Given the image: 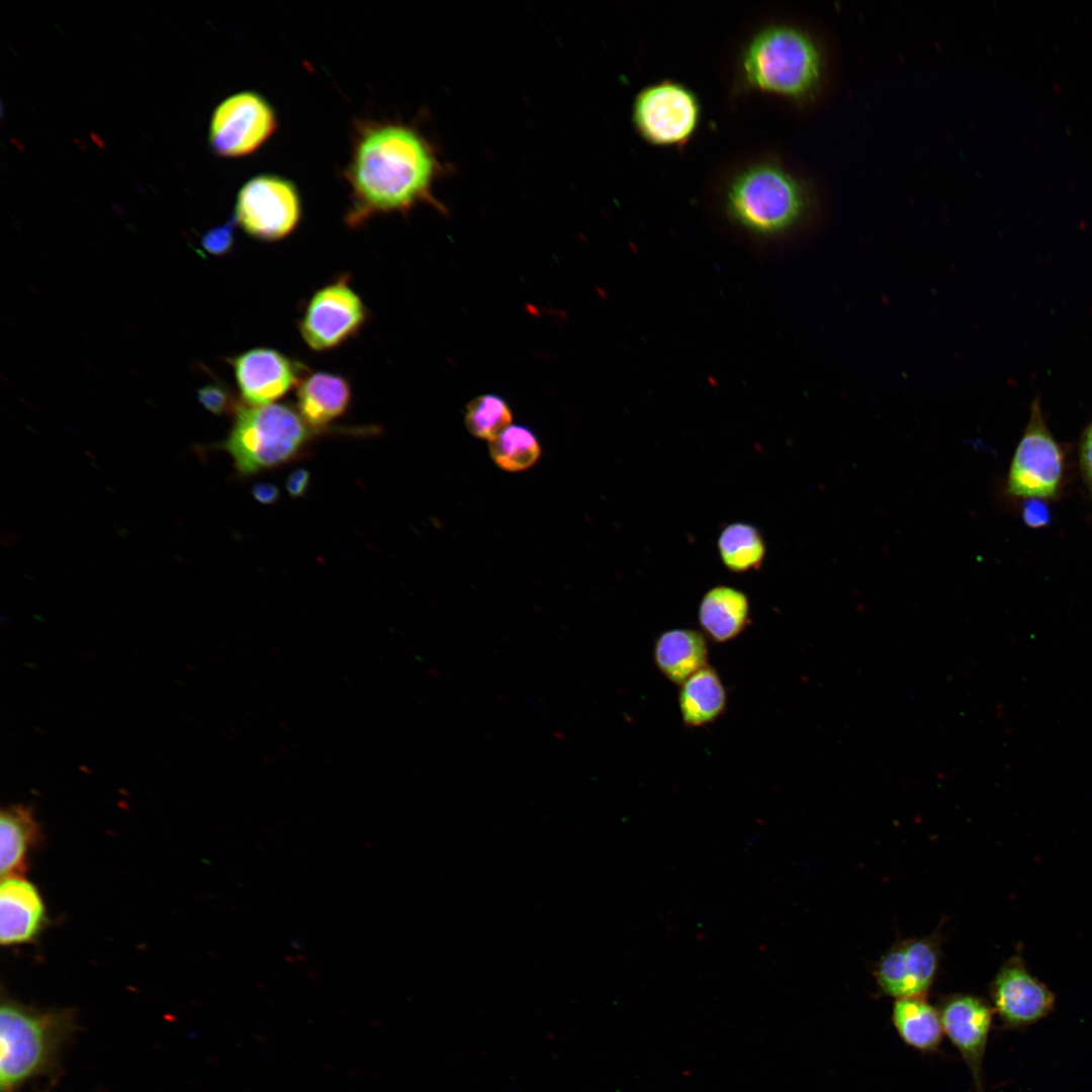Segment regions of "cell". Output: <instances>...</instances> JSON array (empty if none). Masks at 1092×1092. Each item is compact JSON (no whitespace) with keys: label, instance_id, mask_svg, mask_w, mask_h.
Wrapping results in <instances>:
<instances>
[{"label":"cell","instance_id":"obj_12","mask_svg":"<svg viewBox=\"0 0 1092 1092\" xmlns=\"http://www.w3.org/2000/svg\"><path fill=\"white\" fill-rule=\"evenodd\" d=\"M993 1013L988 1002L968 994L947 997L939 1009L943 1032L967 1064L976 1092H985L983 1060Z\"/></svg>","mask_w":1092,"mask_h":1092},{"label":"cell","instance_id":"obj_22","mask_svg":"<svg viewBox=\"0 0 1092 1092\" xmlns=\"http://www.w3.org/2000/svg\"><path fill=\"white\" fill-rule=\"evenodd\" d=\"M718 550L726 568L742 573L760 568L766 548L757 528L737 522L727 525L721 531Z\"/></svg>","mask_w":1092,"mask_h":1092},{"label":"cell","instance_id":"obj_17","mask_svg":"<svg viewBox=\"0 0 1092 1092\" xmlns=\"http://www.w3.org/2000/svg\"><path fill=\"white\" fill-rule=\"evenodd\" d=\"M654 662L671 682L680 686L708 665L709 648L703 633L685 628L662 632L655 640Z\"/></svg>","mask_w":1092,"mask_h":1092},{"label":"cell","instance_id":"obj_2","mask_svg":"<svg viewBox=\"0 0 1092 1092\" xmlns=\"http://www.w3.org/2000/svg\"><path fill=\"white\" fill-rule=\"evenodd\" d=\"M721 212L731 229L754 246L791 239L811 222L816 199L809 183L774 160L755 161L731 175Z\"/></svg>","mask_w":1092,"mask_h":1092},{"label":"cell","instance_id":"obj_1","mask_svg":"<svg viewBox=\"0 0 1092 1092\" xmlns=\"http://www.w3.org/2000/svg\"><path fill=\"white\" fill-rule=\"evenodd\" d=\"M437 171L432 148L413 126L359 123L344 171L351 190L348 224L360 225L375 214L405 211L429 200Z\"/></svg>","mask_w":1092,"mask_h":1092},{"label":"cell","instance_id":"obj_8","mask_svg":"<svg viewBox=\"0 0 1092 1092\" xmlns=\"http://www.w3.org/2000/svg\"><path fill=\"white\" fill-rule=\"evenodd\" d=\"M301 217L296 186L288 179L264 174L251 178L238 193L235 220L260 241H277L291 234Z\"/></svg>","mask_w":1092,"mask_h":1092},{"label":"cell","instance_id":"obj_5","mask_svg":"<svg viewBox=\"0 0 1092 1092\" xmlns=\"http://www.w3.org/2000/svg\"><path fill=\"white\" fill-rule=\"evenodd\" d=\"M228 438L217 448L233 458L236 470L248 476L298 458L315 436L297 408L286 403L239 404Z\"/></svg>","mask_w":1092,"mask_h":1092},{"label":"cell","instance_id":"obj_16","mask_svg":"<svg viewBox=\"0 0 1092 1092\" xmlns=\"http://www.w3.org/2000/svg\"><path fill=\"white\" fill-rule=\"evenodd\" d=\"M297 411L313 429L326 432L328 426L348 411L352 391L347 379L328 372H314L297 385Z\"/></svg>","mask_w":1092,"mask_h":1092},{"label":"cell","instance_id":"obj_25","mask_svg":"<svg viewBox=\"0 0 1092 1092\" xmlns=\"http://www.w3.org/2000/svg\"><path fill=\"white\" fill-rule=\"evenodd\" d=\"M198 400L210 413L223 415L235 414L240 403H237L231 391L221 384H208L198 390Z\"/></svg>","mask_w":1092,"mask_h":1092},{"label":"cell","instance_id":"obj_14","mask_svg":"<svg viewBox=\"0 0 1092 1092\" xmlns=\"http://www.w3.org/2000/svg\"><path fill=\"white\" fill-rule=\"evenodd\" d=\"M939 954L930 938H912L892 946L880 960L876 978L881 990L896 999L924 996L935 978Z\"/></svg>","mask_w":1092,"mask_h":1092},{"label":"cell","instance_id":"obj_6","mask_svg":"<svg viewBox=\"0 0 1092 1092\" xmlns=\"http://www.w3.org/2000/svg\"><path fill=\"white\" fill-rule=\"evenodd\" d=\"M701 117L696 94L681 83L662 80L642 89L632 106L639 135L655 146H681L694 135Z\"/></svg>","mask_w":1092,"mask_h":1092},{"label":"cell","instance_id":"obj_30","mask_svg":"<svg viewBox=\"0 0 1092 1092\" xmlns=\"http://www.w3.org/2000/svg\"><path fill=\"white\" fill-rule=\"evenodd\" d=\"M254 498L263 505L275 504L280 497L279 488L268 482H258L252 488Z\"/></svg>","mask_w":1092,"mask_h":1092},{"label":"cell","instance_id":"obj_7","mask_svg":"<svg viewBox=\"0 0 1092 1092\" xmlns=\"http://www.w3.org/2000/svg\"><path fill=\"white\" fill-rule=\"evenodd\" d=\"M1063 472V451L1050 432L1039 400L1035 398L1011 460L1007 490L1018 497L1051 498L1060 489Z\"/></svg>","mask_w":1092,"mask_h":1092},{"label":"cell","instance_id":"obj_19","mask_svg":"<svg viewBox=\"0 0 1092 1092\" xmlns=\"http://www.w3.org/2000/svg\"><path fill=\"white\" fill-rule=\"evenodd\" d=\"M40 827L33 811L25 805H12L0 813V873L2 878L21 875L27 867L30 850L39 841Z\"/></svg>","mask_w":1092,"mask_h":1092},{"label":"cell","instance_id":"obj_15","mask_svg":"<svg viewBox=\"0 0 1092 1092\" xmlns=\"http://www.w3.org/2000/svg\"><path fill=\"white\" fill-rule=\"evenodd\" d=\"M48 918L37 888L21 875L3 877L0 885V941L3 946L31 942Z\"/></svg>","mask_w":1092,"mask_h":1092},{"label":"cell","instance_id":"obj_21","mask_svg":"<svg viewBox=\"0 0 1092 1092\" xmlns=\"http://www.w3.org/2000/svg\"><path fill=\"white\" fill-rule=\"evenodd\" d=\"M892 1021L902 1040L919 1052H934L941 1043L944 1032L939 1010L924 996L896 999Z\"/></svg>","mask_w":1092,"mask_h":1092},{"label":"cell","instance_id":"obj_13","mask_svg":"<svg viewBox=\"0 0 1092 1092\" xmlns=\"http://www.w3.org/2000/svg\"><path fill=\"white\" fill-rule=\"evenodd\" d=\"M230 363L241 395L249 405L270 404L302 379V365L274 349H251L230 359Z\"/></svg>","mask_w":1092,"mask_h":1092},{"label":"cell","instance_id":"obj_18","mask_svg":"<svg viewBox=\"0 0 1092 1092\" xmlns=\"http://www.w3.org/2000/svg\"><path fill=\"white\" fill-rule=\"evenodd\" d=\"M704 633L717 643L739 636L749 624V602L744 593L728 585H717L703 597L698 610Z\"/></svg>","mask_w":1092,"mask_h":1092},{"label":"cell","instance_id":"obj_24","mask_svg":"<svg viewBox=\"0 0 1092 1092\" xmlns=\"http://www.w3.org/2000/svg\"><path fill=\"white\" fill-rule=\"evenodd\" d=\"M512 412L506 400L495 394L473 398L466 407L465 425L476 438L491 442L512 423Z\"/></svg>","mask_w":1092,"mask_h":1092},{"label":"cell","instance_id":"obj_28","mask_svg":"<svg viewBox=\"0 0 1092 1092\" xmlns=\"http://www.w3.org/2000/svg\"><path fill=\"white\" fill-rule=\"evenodd\" d=\"M1080 464L1085 480L1092 490V422L1085 429L1081 439Z\"/></svg>","mask_w":1092,"mask_h":1092},{"label":"cell","instance_id":"obj_3","mask_svg":"<svg viewBox=\"0 0 1092 1092\" xmlns=\"http://www.w3.org/2000/svg\"><path fill=\"white\" fill-rule=\"evenodd\" d=\"M77 1030L73 1009L38 1008L2 995L0 1092H20L36 1078L57 1076Z\"/></svg>","mask_w":1092,"mask_h":1092},{"label":"cell","instance_id":"obj_26","mask_svg":"<svg viewBox=\"0 0 1092 1092\" xmlns=\"http://www.w3.org/2000/svg\"><path fill=\"white\" fill-rule=\"evenodd\" d=\"M234 221L235 218L226 223L209 230L202 238L203 248L213 255L226 254L234 245Z\"/></svg>","mask_w":1092,"mask_h":1092},{"label":"cell","instance_id":"obj_10","mask_svg":"<svg viewBox=\"0 0 1092 1092\" xmlns=\"http://www.w3.org/2000/svg\"><path fill=\"white\" fill-rule=\"evenodd\" d=\"M366 318L367 309L345 276L310 297L299 322V332L311 350L323 352L355 337Z\"/></svg>","mask_w":1092,"mask_h":1092},{"label":"cell","instance_id":"obj_27","mask_svg":"<svg viewBox=\"0 0 1092 1092\" xmlns=\"http://www.w3.org/2000/svg\"><path fill=\"white\" fill-rule=\"evenodd\" d=\"M1022 519L1027 526L1039 528L1049 524L1051 512L1043 499L1026 498L1022 507Z\"/></svg>","mask_w":1092,"mask_h":1092},{"label":"cell","instance_id":"obj_4","mask_svg":"<svg viewBox=\"0 0 1092 1092\" xmlns=\"http://www.w3.org/2000/svg\"><path fill=\"white\" fill-rule=\"evenodd\" d=\"M825 68V56L817 39L790 23L761 27L740 56V73L747 87L799 104L818 96Z\"/></svg>","mask_w":1092,"mask_h":1092},{"label":"cell","instance_id":"obj_20","mask_svg":"<svg viewBox=\"0 0 1092 1092\" xmlns=\"http://www.w3.org/2000/svg\"><path fill=\"white\" fill-rule=\"evenodd\" d=\"M727 693L717 670L707 665L680 685L678 707L687 727H701L725 711Z\"/></svg>","mask_w":1092,"mask_h":1092},{"label":"cell","instance_id":"obj_29","mask_svg":"<svg viewBox=\"0 0 1092 1092\" xmlns=\"http://www.w3.org/2000/svg\"><path fill=\"white\" fill-rule=\"evenodd\" d=\"M310 474L304 468H298L290 472L285 480V488L292 497L303 496L309 486Z\"/></svg>","mask_w":1092,"mask_h":1092},{"label":"cell","instance_id":"obj_9","mask_svg":"<svg viewBox=\"0 0 1092 1092\" xmlns=\"http://www.w3.org/2000/svg\"><path fill=\"white\" fill-rule=\"evenodd\" d=\"M276 128V112L267 99L254 91H242L225 98L214 109L209 143L219 156L245 157L264 145Z\"/></svg>","mask_w":1092,"mask_h":1092},{"label":"cell","instance_id":"obj_23","mask_svg":"<svg viewBox=\"0 0 1092 1092\" xmlns=\"http://www.w3.org/2000/svg\"><path fill=\"white\" fill-rule=\"evenodd\" d=\"M489 452L499 468L517 472L533 466L541 455V448L532 430L511 425L489 442Z\"/></svg>","mask_w":1092,"mask_h":1092},{"label":"cell","instance_id":"obj_11","mask_svg":"<svg viewBox=\"0 0 1092 1092\" xmlns=\"http://www.w3.org/2000/svg\"><path fill=\"white\" fill-rule=\"evenodd\" d=\"M989 992L992 1008L1007 1029H1022L1038 1022L1053 1012L1056 1004L1055 994L1017 957L1000 968Z\"/></svg>","mask_w":1092,"mask_h":1092}]
</instances>
